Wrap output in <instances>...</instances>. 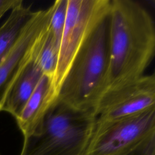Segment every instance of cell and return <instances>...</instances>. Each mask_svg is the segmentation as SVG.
I'll return each mask as SVG.
<instances>
[{"label":"cell","instance_id":"13","mask_svg":"<svg viewBox=\"0 0 155 155\" xmlns=\"http://www.w3.org/2000/svg\"><path fill=\"white\" fill-rule=\"evenodd\" d=\"M22 3L21 0H0V19L8 11Z\"/></svg>","mask_w":155,"mask_h":155},{"label":"cell","instance_id":"6","mask_svg":"<svg viewBox=\"0 0 155 155\" xmlns=\"http://www.w3.org/2000/svg\"><path fill=\"white\" fill-rule=\"evenodd\" d=\"M154 107L155 76L144 74L105 91L94 114L96 122H107L137 114Z\"/></svg>","mask_w":155,"mask_h":155},{"label":"cell","instance_id":"5","mask_svg":"<svg viewBox=\"0 0 155 155\" xmlns=\"http://www.w3.org/2000/svg\"><path fill=\"white\" fill-rule=\"evenodd\" d=\"M111 0H68L65 26L52 81L58 96L61 85L78 51L108 16Z\"/></svg>","mask_w":155,"mask_h":155},{"label":"cell","instance_id":"2","mask_svg":"<svg viewBox=\"0 0 155 155\" xmlns=\"http://www.w3.org/2000/svg\"><path fill=\"white\" fill-rule=\"evenodd\" d=\"M107 18L73 59L59 90V101L75 110L94 113L107 86Z\"/></svg>","mask_w":155,"mask_h":155},{"label":"cell","instance_id":"10","mask_svg":"<svg viewBox=\"0 0 155 155\" xmlns=\"http://www.w3.org/2000/svg\"><path fill=\"white\" fill-rule=\"evenodd\" d=\"M33 11L23 3L15 7L0 26V63L6 58L21 37Z\"/></svg>","mask_w":155,"mask_h":155},{"label":"cell","instance_id":"12","mask_svg":"<svg viewBox=\"0 0 155 155\" xmlns=\"http://www.w3.org/2000/svg\"><path fill=\"white\" fill-rule=\"evenodd\" d=\"M67 2L68 0H56L53 4V11L50 21V28L58 49L65 23Z\"/></svg>","mask_w":155,"mask_h":155},{"label":"cell","instance_id":"1","mask_svg":"<svg viewBox=\"0 0 155 155\" xmlns=\"http://www.w3.org/2000/svg\"><path fill=\"white\" fill-rule=\"evenodd\" d=\"M107 22L105 91L144 75L155 51L154 20L139 2L111 0Z\"/></svg>","mask_w":155,"mask_h":155},{"label":"cell","instance_id":"7","mask_svg":"<svg viewBox=\"0 0 155 155\" xmlns=\"http://www.w3.org/2000/svg\"><path fill=\"white\" fill-rule=\"evenodd\" d=\"M53 11L52 4L45 10L33 12L19 40L0 63V111L12 85L30 59L38 36L49 22Z\"/></svg>","mask_w":155,"mask_h":155},{"label":"cell","instance_id":"8","mask_svg":"<svg viewBox=\"0 0 155 155\" xmlns=\"http://www.w3.org/2000/svg\"><path fill=\"white\" fill-rule=\"evenodd\" d=\"M57 99L51 79L43 75L22 110L15 118L24 139L35 132Z\"/></svg>","mask_w":155,"mask_h":155},{"label":"cell","instance_id":"4","mask_svg":"<svg viewBox=\"0 0 155 155\" xmlns=\"http://www.w3.org/2000/svg\"><path fill=\"white\" fill-rule=\"evenodd\" d=\"M84 155H155V107L119 119L96 121Z\"/></svg>","mask_w":155,"mask_h":155},{"label":"cell","instance_id":"11","mask_svg":"<svg viewBox=\"0 0 155 155\" xmlns=\"http://www.w3.org/2000/svg\"><path fill=\"white\" fill-rule=\"evenodd\" d=\"M58 51V47L50 28L49 21L35 41L33 58L43 75L50 78L52 81L57 67Z\"/></svg>","mask_w":155,"mask_h":155},{"label":"cell","instance_id":"3","mask_svg":"<svg viewBox=\"0 0 155 155\" xmlns=\"http://www.w3.org/2000/svg\"><path fill=\"white\" fill-rule=\"evenodd\" d=\"M95 124L93 112L75 110L57 99L35 132L24 139L20 155H84Z\"/></svg>","mask_w":155,"mask_h":155},{"label":"cell","instance_id":"9","mask_svg":"<svg viewBox=\"0 0 155 155\" xmlns=\"http://www.w3.org/2000/svg\"><path fill=\"white\" fill-rule=\"evenodd\" d=\"M43 74L31 55L12 85L3 105L2 111L16 118L32 94Z\"/></svg>","mask_w":155,"mask_h":155}]
</instances>
